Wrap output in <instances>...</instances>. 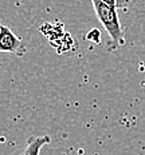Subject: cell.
Segmentation results:
<instances>
[{
  "instance_id": "cell-3",
  "label": "cell",
  "mask_w": 145,
  "mask_h": 155,
  "mask_svg": "<svg viewBox=\"0 0 145 155\" xmlns=\"http://www.w3.org/2000/svg\"><path fill=\"white\" fill-rule=\"evenodd\" d=\"M50 137L48 135H40V137H31L28 138L27 144H26L22 155H40V150L44 144L50 143Z\"/></svg>"
},
{
  "instance_id": "cell-4",
  "label": "cell",
  "mask_w": 145,
  "mask_h": 155,
  "mask_svg": "<svg viewBox=\"0 0 145 155\" xmlns=\"http://www.w3.org/2000/svg\"><path fill=\"white\" fill-rule=\"evenodd\" d=\"M86 39H89V40L94 41V43H99V39H101L99 31H98V30H91V31H90V34L86 35Z\"/></svg>"
},
{
  "instance_id": "cell-1",
  "label": "cell",
  "mask_w": 145,
  "mask_h": 155,
  "mask_svg": "<svg viewBox=\"0 0 145 155\" xmlns=\"http://www.w3.org/2000/svg\"><path fill=\"white\" fill-rule=\"evenodd\" d=\"M93 7H94V12L97 19L102 27L106 30L109 38V44H108V51L113 52V51L118 50L125 44V36H124V30L120 21V16H118V2L116 0H109V2H104V0H93Z\"/></svg>"
},
{
  "instance_id": "cell-2",
  "label": "cell",
  "mask_w": 145,
  "mask_h": 155,
  "mask_svg": "<svg viewBox=\"0 0 145 155\" xmlns=\"http://www.w3.org/2000/svg\"><path fill=\"white\" fill-rule=\"evenodd\" d=\"M0 54H11L23 56L26 54V46L19 36L7 25L0 27Z\"/></svg>"
},
{
  "instance_id": "cell-5",
  "label": "cell",
  "mask_w": 145,
  "mask_h": 155,
  "mask_svg": "<svg viewBox=\"0 0 145 155\" xmlns=\"http://www.w3.org/2000/svg\"><path fill=\"white\" fill-rule=\"evenodd\" d=\"M0 27H2V23H0Z\"/></svg>"
}]
</instances>
